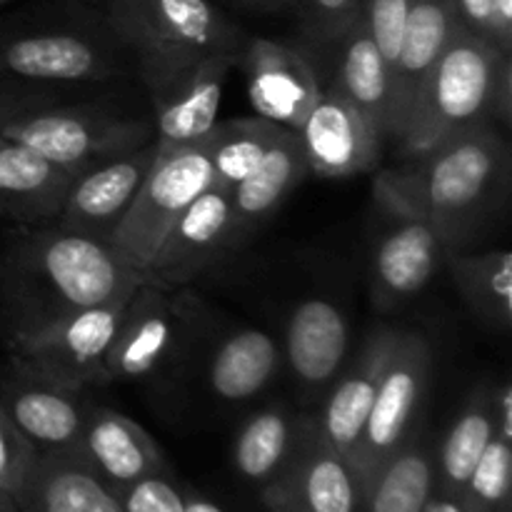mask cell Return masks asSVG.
<instances>
[{
	"label": "cell",
	"instance_id": "obj_26",
	"mask_svg": "<svg viewBox=\"0 0 512 512\" xmlns=\"http://www.w3.org/2000/svg\"><path fill=\"white\" fill-rule=\"evenodd\" d=\"M283 348L270 333L238 328L225 335L208 360V385L223 403H245L275 380Z\"/></svg>",
	"mask_w": 512,
	"mask_h": 512
},
{
	"label": "cell",
	"instance_id": "obj_42",
	"mask_svg": "<svg viewBox=\"0 0 512 512\" xmlns=\"http://www.w3.org/2000/svg\"><path fill=\"white\" fill-rule=\"evenodd\" d=\"M243 3H248L250 8H258V10H280V8H288V5L295 3V0H243Z\"/></svg>",
	"mask_w": 512,
	"mask_h": 512
},
{
	"label": "cell",
	"instance_id": "obj_32",
	"mask_svg": "<svg viewBox=\"0 0 512 512\" xmlns=\"http://www.w3.org/2000/svg\"><path fill=\"white\" fill-rule=\"evenodd\" d=\"M280 130L283 125H275L273 120H265L260 115L215 123V128L205 138L215 170V183L235 188L240 180L248 178L275 143Z\"/></svg>",
	"mask_w": 512,
	"mask_h": 512
},
{
	"label": "cell",
	"instance_id": "obj_13",
	"mask_svg": "<svg viewBox=\"0 0 512 512\" xmlns=\"http://www.w3.org/2000/svg\"><path fill=\"white\" fill-rule=\"evenodd\" d=\"M240 63L248 78V98L260 118L300 130L323 95L318 70L305 50L270 38H253L243 45Z\"/></svg>",
	"mask_w": 512,
	"mask_h": 512
},
{
	"label": "cell",
	"instance_id": "obj_35",
	"mask_svg": "<svg viewBox=\"0 0 512 512\" xmlns=\"http://www.w3.org/2000/svg\"><path fill=\"white\" fill-rule=\"evenodd\" d=\"M410 5H413V0H360V18H363L375 48L380 50L385 65H388V78L390 68L398 58L400 43H403Z\"/></svg>",
	"mask_w": 512,
	"mask_h": 512
},
{
	"label": "cell",
	"instance_id": "obj_45",
	"mask_svg": "<svg viewBox=\"0 0 512 512\" xmlns=\"http://www.w3.org/2000/svg\"><path fill=\"white\" fill-rule=\"evenodd\" d=\"M500 512H512V508H510V505H508V508H503V510H500Z\"/></svg>",
	"mask_w": 512,
	"mask_h": 512
},
{
	"label": "cell",
	"instance_id": "obj_33",
	"mask_svg": "<svg viewBox=\"0 0 512 512\" xmlns=\"http://www.w3.org/2000/svg\"><path fill=\"white\" fill-rule=\"evenodd\" d=\"M512 440L495 433L470 473L463 495L480 512H500L510 505Z\"/></svg>",
	"mask_w": 512,
	"mask_h": 512
},
{
	"label": "cell",
	"instance_id": "obj_40",
	"mask_svg": "<svg viewBox=\"0 0 512 512\" xmlns=\"http://www.w3.org/2000/svg\"><path fill=\"white\" fill-rule=\"evenodd\" d=\"M423 512H480V510L475 508L463 493L448 495V493H438V490H433L428 503H425Z\"/></svg>",
	"mask_w": 512,
	"mask_h": 512
},
{
	"label": "cell",
	"instance_id": "obj_30",
	"mask_svg": "<svg viewBox=\"0 0 512 512\" xmlns=\"http://www.w3.org/2000/svg\"><path fill=\"white\" fill-rule=\"evenodd\" d=\"M495 390H478L465 403L435 455V490L460 495L483 450L495 438Z\"/></svg>",
	"mask_w": 512,
	"mask_h": 512
},
{
	"label": "cell",
	"instance_id": "obj_27",
	"mask_svg": "<svg viewBox=\"0 0 512 512\" xmlns=\"http://www.w3.org/2000/svg\"><path fill=\"white\" fill-rule=\"evenodd\" d=\"M303 415L285 403L268 405L250 415L233 438L230 460L235 473L255 485H268L283 470L285 460L293 453Z\"/></svg>",
	"mask_w": 512,
	"mask_h": 512
},
{
	"label": "cell",
	"instance_id": "obj_23",
	"mask_svg": "<svg viewBox=\"0 0 512 512\" xmlns=\"http://www.w3.org/2000/svg\"><path fill=\"white\" fill-rule=\"evenodd\" d=\"M15 505L20 512H123L113 488L75 448L40 453Z\"/></svg>",
	"mask_w": 512,
	"mask_h": 512
},
{
	"label": "cell",
	"instance_id": "obj_15",
	"mask_svg": "<svg viewBox=\"0 0 512 512\" xmlns=\"http://www.w3.org/2000/svg\"><path fill=\"white\" fill-rule=\"evenodd\" d=\"M155 153H158V143L153 138L130 153L105 160L80 173L65 193L58 215L60 228L108 243L110 233L123 220L138 195Z\"/></svg>",
	"mask_w": 512,
	"mask_h": 512
},
{
	"label": "cell",
	"instance_id": "obj_24",
	"mask_svg": "<svg viewBox=\"0 0 512 512\" xmlns=\"http://www.w3.org/2000/svg\"><path fill=\"white\" fill-rule=\"evenodd\" d=\"M310 175L303 143L295 130L283 128L253 173L230 188L235 215V245L273 218L275 210Z\"/></svg>",
	"mask_w": 512,
	"mask_h": 512
},
{
	"label": "cell",
	"instance_id": "obj_31",
	"mask_svg": "<svg viewBox=\"0 0 512 512\" xmlns=\"http://www.w3.org/2000/svg\"><path fill=\"white\" fill-rule=\"evenodd\" d=\"M453 280L465 305L490 328L512 323V253L508 248L450 255Z\"/></svg>",
	"mask_w": 512,
	"mask_h": 512
},
{
	"label": "cell",
	"instance_id": "obj_3",
	"mask_svg": "<svg viewBox=\"0 0 512 512\" xmlns=\"http://www.w3.org/2000/svg\"><path fill=\"white\" fill-rule=\"evenodd\" d=\"M510 53L460 25L435 60L408 128L398 138L403 158L425 153L468 130L510 123Z\"/></svg>",
	"mask_w": 512,
	"mask_h": 512
},
{
	"label": "cell",
	"instance_id": "obj_29",
	"mask_svg": "<svg viewBox=\"0 0 512 512\" xmlns=\"http://www.w3.org/2000/svg\"><path fill=\"white\" fill-rule=\"evenodd\" d=\"M338 45L343 48V55L333 88L388 140V65L375 48L363 18H358Z\"/></svg>",
	"mask_w": 512,
	"mask_h": 512
},
{
	"label": "cell",
	"instance_id": "obj_41",
	"mask_svg": "<svg viewBox=\"0 0 512 512\" xmlns=\"http://www.w3.org/2000/svg\"><path fill=\"white\" fill-rule=\"evenodd\" d=\"M183 508L185 512H225L218 503H213L193 488H183Z\"/></svg>",
	"mask_w": 512,
	"mask_h": 512
},
{
	"label": "cell",
	"instance_id": "obj_8",
	"mask_svg": "<svg viewBox=\"0 0 512 512\" xmlns=\"http://www.w3.org/2000/svg\"><path fill=\"white\" fill-rule=\"evenodd\" d=\"M430 363H433V353L423 335L413 330L395 333L393 350L380 375L368 423L350 458L360 488L413 435V423L418 418L430 380Z\"/></svg>",
	"mask_w": 512,
	"mask_h": 512
},
{
	"label": "cell",
	"instance_id": "obj_19",
	"mask_svg": "<svg viewBox=\"0 0 512 512\" xmlns=\"http://www.w3.org/2000/svg\"><path fill=\"white\" fill-rule=\"evenodd\" d=\"M395 333L398 330L378 328L368 335L353 363L345 365L338 378L333 380V388L325 398L323 410H320V415H315L320 438L335 453L348 458V463L358 448L365 423H368L380 375H383L390 350H393Z\"/></svg>",
	"mask_w": 512,
	"mask_h": 512
},
{
	"label": "cell",
	"instance_id": "obj_4",
	"mask_svg": "<svg viewBox=\"0 0 512 512\" xmlns=\"http://www.w3.org/2000/svg\"><path fill=\"white\" fill-rule=\"evenodd\" d=\"M105 25L138 60L150 93L200 60L243 53V33L210 0H108Z\"/></svg>",
	"mask_w": 512,
	"mask_h": 512
},
{
	"label": "cell",
	"instance_id": "obj_9",
	"mask_svg": "<svg viewBox=\"0 0 512 512\" xmlns=\"http://www.w3.org/2000/svg\"><path fill=\"white\" fill-rule=\"evenodd\" d=\"M193 310L173 285L148 278L128 300L123 320L105 353L103 383L153 378L180 355L188 340Z\"/></svg>",
	"mask_w": 512,
	"mask_h": 512
},
{
	"label": "cell",
	"instance_id": "obj_21",
	"mask_svg": "<svg viewBox=\"0 0 512 512\" xmlns=\"http://www.w3.org/2000/svg\"><path fill=\"white\" fill-rule=\"evenodd\" d=\"M283 355L308 393L328 388L350 355V325L343 310L325 298L295 305L285 325Z\"/></svg>",
	"mask_w": 512,
	"mask_h": 512
},
{
	"label": "cell",
	"instance_id": "obj_7",
	"mask_svg": "<svg viewBox=\"0 0 512 512\" xmlns=\"http://www.w3.org/2000/svg\"><path fill=\"white\" fill-rule=\"evenodd\" d=\"M128 300L130 295L13 330L15 355L25 375L73 393L103 383L105 353L118 333Z\"/></svg>",
	"mask_w": 512,
	"mask_h": 512
},
{
	"label": "cell",
	"instance_id": "obj_5",
	"mask_svg": "<svg viewBox=\"0 0 512 512\" xmlns=\"http://www.w3.org/2000/svg\"><path fill=\"white\" fill-rule=\"evenodd\" d=\"M0 135L28 145L73 175L130 153L155 138L150 120L130 118L100 105L60 103L20 115L5 125Z\"/></svg>",
	"mask_w": 512,
	"mask_h": 512
},
{
	"label": "cell",
	"instance_id": "obj_20",
	"mask_svg": "<svg viewBox=\"0 0 512 512\" xmlns=\"http://www.w3.org/2000/svg\"><path fill=\"white\" fill-rule=\"evenodd\" d=\"M75 450L113 490L150 475L170 473L163 450L150 438L148 430L110 408L88 410Z\"/></svg>",
	"mask_w": 512,
	"mask_h": 512
},
{
	"label": "cell",
	"instance_id": "obj_28",
	"mask_svg": "<svg viewBox=\"0 0 512 512\" xmlns=\"http://www.w3.org/2000/svg\"><path fill=\"white\" fill-rule=\"evenodd\" d=\"M433 490V450L410 435L408 443L365 480L358 512H423Z\"/></svg>",
	"mask_w": 512,
	"mask_h": 512
},
{
	"label": "cell",
	"instance_id": "obj_1",
	"mask_svg": "<svg viewBox=\"0 0 512 512\" xmlns=\"http://www.w3.org/2000/svg\"><path fill=\"white\" fill-rule=\"evenodd\" d=\"M375 185L433 223L460 253L498 213L510 188V148L495 125L468 130L385 170Z\"/></svg>",
	"mask_w": 512,
	"mask_h": 512
},
{
	"label": "cell",
	"instance_id": "obj_2",
	"mask_svg": "<svg viewBox=\"0 0 512 512\" xmlns=\"http://www.w3.org/2000/svg\"><path fill=\"white\" fill-rule=\"evenodd\" d=\"M150 275L120 258L105 240L65 228L33 230L10 253L8 293L15 295V330L70 310L128 298Z\"/></svg>",
	"mask_w": 512,
	"mask_h": 512
},
{
	"label": "cell",
	"instance_id": "obj_6",
	"mask_svg": "<svg viewBox=\"0 0 512 512\" xmlns=\"http://www.w3.org/2000/svg\"><path fill=\"white\" fill-rule=\"evenodd\" d=\"M213 185L215 170L205 140L178 148L158 145L153 165L128 213L110 233L108 245L133 268L145 273L175 218Z\"/></svg>",
	"mask_w": 512,
	"mask_h": 512
},
{
	"label": "cell",
	"instance_id": "obj_43",
	"mask_svg": "<svg viewBox=\"0 0 512 512\" xmlns=\"http://www.w3.org/2000/svg\"><path fill=\"white\" fill-rule=\"evenodd\" d=\"M0 512H20V508L15 505L13 498H8V495L0 493Z\"/></svg>",
	"mask_w": 512,
	"mask_h": 512
},
{
	"label": "cell",
	"instance_id": "obj_46",
	"mask_svg": "<svg viewBox=\"0 0 512 512\" xmlns=\"http://www.w3.org/2000/svg\"><path fill=\"white\" fill-rule=\"evenodd\" d=\"M0 280H3V265H0Z\"/></svg>",
	"mask_w": 512,
	"mask_h": 512
},
{
	"label": "cell",
	"instance_id": "obj_16",
	"mask_svg": "<svg viewBox=\"0 0 512 512\" xmlns=\"http://www.w3.org/2000/svg\"><path fill=\"white\" fill-rule=\"evenodd\" d=\"M460 25H465V20L455 0H413L398 58L390 68L388 138L398 140L408 128L435 60Z\"/></svg>",
	"mask_w": 512,
	"mask_h": 512
},
{
	"label": "cell",
	"instance_id": "obj_12",
	"mask_svg": "<svg viewBox=\"0 0 512 512\" xmlns=\"http://www.w3.org/2000/svg\"><path fill=\"white\" fill-rule=\"evenodd\" d=\"M363 488L348 458L318 433L315 415H303L293 453L283 470L263 485L268 512H358Z\"/></svg>",
	"mask_w": 512,
	"mask_h": 512
},
{
	"label": "cell",
	"instance_id": "obj_11",
	"mask_svg": "<svg viewBox=\"0 0 512 512\" xmlns=\"http://www.w3.org/2000/svg\"><path fill=\"white\" fill-rule=\"evenodd\" d=\"M113 75V50L93 30L35 28L0 33V80L78 85Z\"/></svg>",
	"mask_w": 512,
	"mask_h": 512
},
{
	"label": "cell",
	"instance_id": "obj_36",
	"mask_svg": "<svg viewBox=\"0 0 512 512\" xmlns=\"http://www.w3.org/2000/svg\"><path fill=\"white\" fill-rule=\"evenodd\" d=\"M303 5L310 38L338 45L360 18V0H295Z\"/></svg>",
	"mask_w": 512,
	"mask_h": 512
},
{
	"label": "cell",
	"instance_id": "obj_39",
	"mask_svg": "<svg viewBox=\"0 0 512 512\" xmlns=\"http://www.w3.org/2000/svg\"><path fill=\"white\" fill-rule=\"evenodd\" d=\"M455 3H458V10L468 28L485 35L488 40H493V25H490V18H493V0H455Z\"/></svg>",
	"mask_w": 512,
	"mask_h": 512
},
{
	"label": "cell",
	"instance_id": "obj_14",
	"mask_svg": "<svg viewBox=\"0 0 512 512\" xmlns=\"http://www.w3.org/2000/svg\"><path fill=\"white\" fill-rule=\"evenodd\" d=\"M310 173L325 180H348L368 173L380 160L385 135L375 130L338 90H323L300 130Z\"/></svg>",
	"mask_w": 512,
	"mask_h": 512
},
{
	"label": "cell",
	"instance_id": "obj_18",
	"mask_svg": "<svg viewBox=\"0 0 512 512\" xmlns=\"http://www.w3.org/2000/svg\"><path fill=\"white\" fill-rule=\"evenodd\" d=\"M238 63L240 53L210 55L150 93L155 108L153 133L160 148L193 145L208 138L218 123L225 80Z\"/></svg>",
	"mask_w": 512,
	"mask_h": 512
},
{
	"label": "cell",
	"instance_id": "obj_37",
	"mask_svg": "<svg viewBox=\"0 0 512 512\" xmlns=\"http://www.w3.org/2000/svg\"><path fill=\"white\" fill-rule=\"evenodd\" d=\"M113 493L118 495L123 512H185L183 485L175 483L170 473L150 475Z\"/></svg>",
	"mask_w": 512,
	"mask_h": 512
},
{
	"label": "cell",
	"instance_id": "obj_22",
	"mask_svg": "<svg viewBox=\"0 0 512 512\" xmlns=\"http://www.w3.org/2000/svg\"><path fill=\"white\" fill-rule=\"evenodd\" d=\"M75 178L28 145L0 135V215L5 218L20 223L58 220Z\"/></svg>",
	"mask_w": 512,
	"mask_h": 512
},
{
	"label": "cell",
	"instance_id": "obj_44",
	"mask_svg": "<svg viewBox=\"0 0 512 512\" xmlns=\"http://www.w3.org/2000/svg\"><path fill=\"white\" fill-rule=\"evenodd\" d=\"M8 3H13V0H0V8H3V5H8Z\"/></svg>",
	"mask_w": 512,
	"mask_h": 512
},
{
	"label": "cell",
	"instance_id": "obj_34",
	"mask_svg": "<svg viewBox=\"0 0 512 512\" xmlns=\"http://www.w3.org/2000/svg\"><path fill=\"white\" fill-rule=\"evenodd\" d=\"M38 448L25 438L0 405V493L18 500L38 460Z\"/></svg>",
	"mask_w": 512,
	"mask_h": 512
},
{
	"label": "cell",
	"instance_id": "obj_17",
	"mask_svg": "<svg viewBox=\"0 0 512 512\" xmlns=\"http://www.w3.org/2000/svg\"><path fill=\"white\" fill-rule=\"evenodd\" d=\"M230 248H235L233 198L230 188L215 183L175 218L145 273L178 285Z\"/></svg>",
	"mask_w": 512,
	"mask_h": 512
},
{
	"label": "cell",
	"instance_id": "obj_38",
	"mask_svg": "<svg viewBox=\"0 0 512 512\" xmlns=\"http://www.w3.org/2000/svg\"><path fill=\"white\" fill-rule=\"evenodd\" d=\"M55 103H58V95H55L53 85L3 83L0 85V130L30 110Z\"/></svg>",
	"mask_w": 512,
	"mask_h": 512
},
{
	"label": "cell",
	"instance_id": "obj_10",
	"mask_svg": "<svg viewBox=\"0 0 512 512\" xmlns=\"http://www.w3.org/2000/svg\"><path fill=\"white\" fill-rule=\"evenodd\" d=\"M373 193L383 225L373 240L370 285L380 308H398L435 278L450 253L430 220L395 200L380 185H375Z\"/></svg>",
	"mask_w": 512,
	"mask_h": 512
},
{
	"label": "cell",
	"instance_id": "obj_25",
	"mask_svg": "<svg viewBox=\"0 0 512 512\" xmlns=\"http://www.w3.org/2000/svg\"><path fill=\"white\" fill-rule=\"evenodd\" d=\"M73 390L28 378L13 385L0 395V405L8 410L20 433L38 448V453L50 450H73L78 445L88 408L80 405Z\"/></svg>",
	"mask_w": 512,
	"mask_h": 512
}]
</instances>
